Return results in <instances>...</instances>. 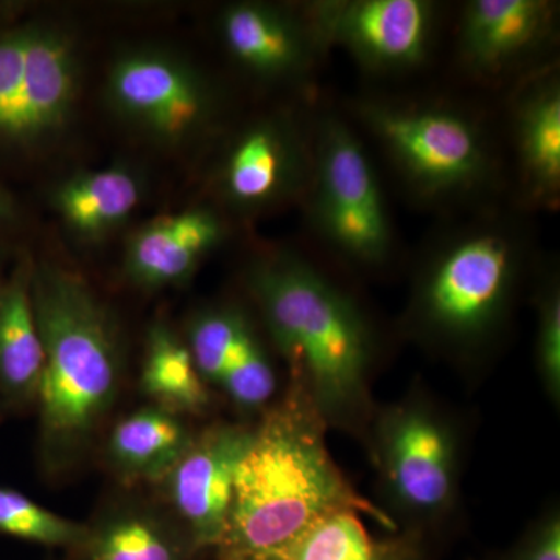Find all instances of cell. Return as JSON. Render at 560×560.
<instances>
[{
  "label": "cell",
  "mask_w": 560,
  "mask_h": 560,
  "mask_svg": "<svg viewBox=\"0 0 560 560\" xmlns=\"http://www.w3.org/2000/svg\"><path fill=\"white\" fill-rule=\"evenodd\" d=\"M340 511L394 522L361 497L331 459L323 412L300 386L253 431L235 470L219 560H293L304 537Z\"/></svg>",
  "instance_id": "6da1fadb"
},
{
  "label": "cell",
  "mask_w": 560,
  "mask_h": 560,
  "mask_svg": "<svg viewBox=\"0 0 560 560\" xmlns=\"http://www.w3.org/2000/svg\"><path fill=\"white\" fill-rule=\"evenodd\" d=\"M33 312L44 349L38 400L44 453L54 466L79 456L110 410L120 385L116 324L72 272H31Z\"/></svg>",
  "instance_id": "7a4b0ae2"
},
{
  "label": "cell",
  "mask_w": 560,
  "mask_h": 560,
  "mask_svg": "<svg viewBox=\"0 0 560 560\" xmlns=\"http://www.w3.org/2000/svg\"><path fill=\"white\" fill-rule=\"evenodd\" d=\"M249 282L272 340L319 411L352 407L371 357L370 331L352 302L291 254L254 265Z\"/></svg>",
  "instance_id": "3957f363"
},
{
  "label": "cell",
  "mask_w": 560,
  "mask_h": 560,
  "mask_svg": "<svg viewBox=\"0 0 560 560\" xmlns=\"http://www.w3.org/2000/svg\"><path fill=\"white\" fill-rule=\"evenodd\" d=\"M357 109L408 186L422 197L467 194L488 178V139L463 110L385 98H366Z\"/></svg>",
  "instance_id": "277c9868"
},
{
  "label": "cell",
  "mask_w": 560,
  "mask_h": 560,
  "mask_svg": "<svg viewBox=\"0 0 560 560\" xmlns=\"http://www.w3.org/2000/svg\"><path fill=\"white\" fill-rule=\"evenodd\" d=\"M312 156V213L320 237L355 264L388 259L393 249L388 209L355 132L338 117H324Z\"/></svg>",
  "instance_id": "5b68a950"
},
{
  "label": "cell",
  "mask_w": 560,
  "mask_h": 560,
  "mask_svg": "<svg viewBox=\"0 0 560 560\" xmlns=\"http://www.w3.org/2000/svg\"><path fill=\"white\" fill-rule=\"evenodd\" d=\"M521 245L514 231L495 223L478 224L442 243L420 290L427 323L452 337L488 329L510 293Z\"/></svg>",
  "instance_id": "8992f818"
},
{
  "label": "cell",
  "mask_w": 560,
  "mask_h": 560,
  "mask_svg": "<svg viewBox=\"0 0 560 560\" xmlns=\"http://www.w3.org/2000/svg\"><path fill=\"white\" fill-rule=\"evenodd\" d=\"M319 43L377 72L416 68L429 55L434 7L425 0H326L305 13Z\"/></svg>",
  "instance_id": "52a82bcc"
},
{
  "label": "cell",
  "mask_w": 560,
  "mask_h": 560,
  "mask_svg": "<svg viewBox=\"0 0 560 560\" xmlns=\"http://www.w3.org/2000/svg\"><path fill=\"white\" fill-rule=\"evenodd\" d=\"M110 105L136 127L173 142L200 130L212 113V92L187 62L158 50H138L113 66Z\"/></svg>",
  "instance_id": "ba28073f"
},
{
  "label": "cell",
  "mask_w": 560,
  "mask_h": 560,
  "mask_svg": "<svg viewBox=\"0 0 560 560\" xmlns=\"http://www.w3.org/2000/svg\"><path fill=\"white\" fill-rule=\"evenodd\" d=\"M253 431L213 427L195 436L168 477V495L179 525L198 551L215 550L226 528L235 470Z\"/></svg>",
  "instance_id": "9c48e42d"
},
{
  "label": "cell",
  "mask_w": 560,
  "mask_h": 560,
  "mask_svg": "<svg viewBox=\"0 0 560 560\" xmlns=\"http://www.w3.org/2000/svg\"><path fill=\"white\" fill-rule=\"evenodd\" d=\"M313 158L294 125L261 120L235 140L224 161V195L242 209L275 205L311 184Z\"/></svg>",
  "instance_id": "30bf717a"
},
{
  "label": "cell",
  "mask_w": 560,
  "mask_h": 560,
  "mask_svg": "<svg viewBox=\"0 0 560 560\" xmlns=\"http://www.w3.org/2000/svg\"><path fill=\"white\" fill-rule=\"evenodd\" d=\"M220 33L231 57L267 80L307 75L323 47L307 18L268 3L228 7L220 20Z\"/></svg>",
  "instance_id": "8fae6325"
},
{
  "label": "cell",
  "mask_w": 560,
  "mask_h": 560,
  "mask_svg": "<svg viewBox=\"0 0 560 560\" xmlns=\"http://www.w3.org/2000/svg\"><path fill=\"white\" fill-rule=\"evenodd\" d=\"M555 25L544 0H474L459 24L460 57L482 75H499L539 49Z\"/></svg>",
  "instance_id": "7c38bea8"
},
{
  "label": "cell",
  "mask_w": 560,
  "mask_h": 560,
  "mask_svg": "<svg viewBox=\"0 0 560 560\" xmlns=\"http://www.w3.org/2000/svg\"><path fill=\"white\" fill-rule=\"evenodd\" d=\"M390 419L383 441L390 486L416 511H436L451 497V438L438 420L423 411H404Z\"/></svg>",
  "instance_id": "4fadbf2b"
},
{
  "label": "cell",
  "mask_w": 560,
  "mask_h": 560,
  "mask_svg": "<svg viewBox=\"0 0 560 560\" xmlns=\"http://www.w3.org/2000/svg\"><path fill=\"white\" fill-rule=\"evenodd\" d=\"M79 88V65L72 39L60 28L27 27L24 80L13 140L38 139L69 119Z\"/></svg>",
  "instance_id": "5bb4252c"
},
{
  "label": "cell",
  "mask_w": 560,
  "mask_h": 560,
  "mask_svg": "<svg viewBox=\"0 0 560 560\" xmlns=\"http://www.w3.org/2000/svg\"><path fill=\"white\" fill-rule=\"evenodd\" d=\"M223 221L210 209L195 208L160 217L140 228L127 250L128 276L140 287L176 285L223 241Z\"/></svg>",
  "instance_id": "9a60e30c"
},
{
  "label": "cell",
  "mask_w": 560,
  "mask_h": 560,
  "mask_svg": "<svg viewBox=\"0 0 560 560\" xmlns=\"http://www.w3.org/2000/svg\"><path fill=\"white\" fill-rule=\"evenodd\" d=\"M518 168L526 194L555 205L560 191V86L555 75L530 81L514 116Z\"/></svg>",
  "instance_id": "2e32d148"
},
{
  "label": "cell",
  "mask_w": 560,
  "mask_h": 560,
  "mask_svg": "<svg viewBox=\"0 0 560 560\" xmlns=\"http://www.w3.org/2000/svg\"><path fill=\"white\" fill-rule=\"evenodd\" d=\"M70 551L75 560H197L201 555L183 526L138 510L110 512L86 526Z\"/></svg>",
  "instance_id": "e0dca14e"
},
{
  "label": "cell",
  "mask_w": 560,
  "mask_h": 560,
  "mask_svg": "<svg viewBox=\"0 0 560 560\" xmlns=\"http://www.w3.org/2000/svg\"><path fill=\"white\" fill-rule=\"evenodd\" d=\"M44 349L33 312L31 272L0 287V397L24 407L38 397Z\"/></svg>",
  "instance_id": "ac0fdd59"
},
{
  "label": "cell",
  "mask_w": 560,
  "mask_h": 560,
  "mask_svg": "<svg viewBox=\"0 0 560 560\" xmlns=\"http://www.w3.org/2000/svg\"><path fill=\"white\" fill-rule=\"evenodd\" d=\"M143 195V180L127 165L80 173L54 194V208L79 237L98 238L125 223Z\"/></svg>",
  "instance_id": "d6986e66"
},
{
  "label": "cell",
  "mask_w": 560,
  "mask_h": 560,
  "mask_svg": "<svg viewBox=\"0 0 560 560\" xmlns=\"http://www.w3.org/2000/svg\"><path fill=\"white\" fill-rule=\"evenodd\" d=\"M194 438L175 412L145 408L117 423L109 436V458L127 477L162 481Z\"/></svg>",
  "instance_id": "ffe728a7"
},
{
  "label": "cell",
  "mask_w": 560,
  "mask_h": 560,
  "mask_svg": "<svg viewBox=\"0 0 560 560\" xmlns=\"http://www.w3.org/2000/svg\"><path fill=\"white\" fill-rule=\"evenodd\" d=\"M140 386L158 407L175 415L201 412L209 404L205 378L197 370L189 346L167 326H154L150 330Z\"/></svg>",
  "instance_id": "44dd1931"
},
{
  "label": "cell",
  "mask_w": 560,
  "mask_h": 560,
  "mask_svg": "<svg viewBox=\"0 0 560 560\" xmlns=\"http://www.w3.org/2000/svg\"><path fill=\"white\" fill-rule=\"evenodd\" d=\"M396 540L375 541L359 512L340 511L320 521L304 537L293 560H388Z\"/></svg>",
  "instance_id": "7402d4cb"
},
{
  "label": "cell",
  "mask_w": 560,
  "mask_h": 560,
  "mask_svg": "<svg viewBox=\"0 0 560 560\" xmlns=\"http://www.w3.org/2000/svg\"><path fill=\"white\" fill-rule=\"evenodd\" d=\"M253 334L245 316L231 308L198 316L191 324L189 349L201 377L220 385L232 361Z\"/></svg>",
  "instance_id": "603a6c76"
},
{
  "label": "cell",
  "mask_w": 560,
  "mask_h": 560,
  "mask_svg": "<svg viewBox=\"0 0 560 560\" xmlns=\"http://www.w3.org/2000/svg\"><path fill=\"white\" fill-rule=\"evenodd\" d=\"M86 526L70 522L25 497L0 486V534L44 547L73 550L83 540Z\"/></svg>",
  "instance_id": "cb8c5ba5"
},
{
  "label": "cell",
  "mask_w": 560,
  "mask_h": 560,
  "mask_svg": "<svg viewBox=\"0 0 560 560\" xmlns=\"http://www.w3.org/2000/svg\"><path fill=\"white\" fill-rule=\"evenodd\" d=\"M220 385L242 407H260L270 399L276 388L275 372L256 334L243 345Z\"/></svg>",
  "instance_id": "d4e9b609"
},
{
  "label": "cell",
  "mask_w": 560,
  "mask_h": 560,
  "mask_svg": "<svg viewBox=\"0 0 560 560\" xmlns=\"http://www.w3.org/2000/svg\"><path fill=\"white\" fill-rule=\"evenodd\" d=\"M27 28L0 35V139H13L24 80Z\"/></svg>",
  "instance_id": "484cf974"
},
{
  "label": "cell",
  "mask_w": 560,
  "mask_h": 560,
  "mask_svg": "<svg viewBox=\"0 0 560 560\" xmlns=\"http://www.w3.org/2000/svg\"><path fill=\"white\" fill-rule=\"evenodd\" d=\"M539 357L541 372L551 390L560 385V301L558 291H550L541 304L539 327Z\"/></svg>",
  "instance_id": "4316f807"
},
{
  "label": "cell",
  "mask_w": 560,
  "mask_h": 560,
  "mask_svg": "<svg viewBox=\"0 0 560 560\" xmlns=\"http://www.w3.org/2000/svg\"><path fill=\"white\" fill-rule=\"evenodd\" d=\"M504 560H560V521L551 515L530 530Z\"/></svg>",
  "instance_id": "83f0119b"
},
{
  "label": "cell",
  "mask_w": 560,
  "mask_h": 560,
  "mask_svg": "<svg viewBox=\"0 0 560 560\" xmlns=\"http://www.w3.org/2000/svg\"><path fill=\"white\" fill-rule=\"evenodd\" d=\"M388 560H425L416 539H396V547L390 552Z\"/></svg>",
  "instance_id": "f1b7e54d"
},
{
  "label": "cell",
  "mask_w": 560,
  "mask_h": 560,
  "mask_svg": "<svg viewBox=\"0 0 560 560\" xmlns=\"http://www.w3.org/2000/svg\"><path fill=\"white\" fill-rule=\"evenodd\" d=\"M13 215V202H11L9 195L0 189V221L10 219Z\"/></svg>",
  "instance_id": "f546056e"
},
{
  "label": "cell",
  "mask_w": 560,
  "mask_h": 560,
  "mask_svg": "<svg viewBox=\"0 0 560 560\" xmlns=\"http://www.w3.org/2000/svg\"><path fill=\"white\" fill-rule=\"evenodd\" d=\"M0 287H2V285H0Z\"/></svg>",
  "instance_id": "4dcf8cb0"
}]
</instances>
